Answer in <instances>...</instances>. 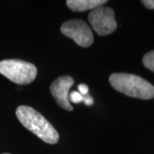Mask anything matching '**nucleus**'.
I'll list each match as a JSON object with an SVG mask.
<instances>
[{"label": "nucleus", "mask_w": 154, "mask_h": 154, "mask_svg": "<svg viewBox=\"0 0 154 154\" xmlns=\"http://www.w3.org/2000/svg\"><path fill=\"white\" fill-rule=\"evenodd\" d=\"M88 87L86 85V84H80L79 86H78V91H79V93L83 95V96H85V95H87L88 94Z\"/></svg>", "instance_id": "nucleus-10"}, {"label": "nucleus", "mask_w": 154, "mask_h": 154, "mask_svg": "<svg viewBox=\"0 0 154 154\" xmlns=\"http://www.w3.org/2000/svg\"><path fill=\"white\" fill-rule=\"evenodd\" d=\"M83 98H84L83 95H82L79 92H75V91H73V92H71L70 94H69V102L75 103V104H79V103L82 102Z\"/></svg>", "instance_id": "nucleus-9"}, {"label": "nucleus", "mask_w": 154, "mask_h": 154, "mask_svg": "<svg viewBox=\"0 0 154 154\" xmlns=\"http://www.w3.org/2000/svg\"><path fill=\"white\" fill-rule=\"evenodd\" d=\"M17 118L23 126L48 144L58 142L59 134L43 116L33 108L20 105L16 111Z\"/></svg>", "instance_id": "nucleus-1"}, {"label": "nucleus", "mask_w": 154, "mask_h": 154, "mask_svg": "<svg viewBox=\"0 0 154 154\" xmlns=\"http://www.w3.org/2000/svg\"><path fill=\"white\" fill-rule=\"evenodd\" d=\"M74 84V79L68 75L58 77L51 85V93L56 102L64 110H73L69 99V89Z\"/></svg>", "instance_id": "nucleus-6"}, {"label": "nucleus", "mask_w": 154, "mask_h": 154, "mask_svg": "<svg viewBox=\"0 0 154 154\" xmlns=\"http://www.w3.org/2000/svg\"><path fill=\"white\" fill-rule=\"evenodd\" d=\"M3 154H11V153H3Z\"/></svg>", "instance_id": "nucleus-13"}, {"label": "nucleus", "mask_w": 154, "mask_h": 154, "mask_svg": "<svg viewBox=\"0 0 154 154\" xmlns=\"http://www.w3.org/2000/svg\"><path fill=\"white\" fill-rule=\"evenodd\" d=\"M143 64L151 71L154 72V51H149L143 57Z\"/></svg>", "instance_id": "nucleus-8"}, {"label": "nucleus", "mask_w": 154, "mask_h": 154, "mask_svg": "<svg viewBox=\"0 0 154 154\" xmlns=\"http://www.w3.org/2000/svg\"><path fill=\"white\" fill-rule=\"evenodd\" d=\"M110 85L127 96L140 99L154 98V86L141 77L126 73H115L109 78Z\"/></svg>", "instance_id": "nucleus-2"}, {"label": "nucleus", "mask_w": 154, "mask_h": 154, "mask_svg": "<svg viewBox=\"0 0 154 154\" xmlns=\"http://www.w3.org/2000/svg\"><path fill=\"white\" fill-rule=\"evenodd\" d=\"M61 32L82 47H88L94 42L93 32L88 24L82 20L74 19L63 23Z\"/></svg>", "instance_id": "nucleus-5"}, {"label": "nucleus", "mask_w": 154, "mask_h": 154, "mask_svg": "<svg viewBox=\"0 0 154 154\" xmlns=\"http://www.w3.org/2000/svg\"><path fill=\"white\" fill-rule=\"evenodd\" d=\"M0 74L14 83L27 85L36 78L37 68L25 61L7 59L0 62Z\"/></svg>", "instance_id": "nucleus-3"}, {"label": "nucleus", "mask_w": 154, "mask_h": 154, "mask_svg": "<svg viewBox=\"0 0 154 154\" xmlns=\"http://www.w3.org/2000/svg\"><path fill=\"white\" fill-rule=\"evenodd\" d=\"M88 21L93 29L100 36L110 34L117 28L114 11L109 7L101 6L93 10L88 15Z\"/></svg>", "instance_id": "nucleus-4"}, {"label": "nucleus", "mask_w": 154, "mask_h": 154, "mask_svg": "<svg viewBox=\"0 0 154 154\" xmlns=\"http://www.w3.org/2000/svg\"><path fill=\"white\" fill-rule=\"evenodd\" d=\"M83 102L87 105H92L94 104V99H93V98L89 94H87L83 98Z\"/></svg>", "instance_id": "nucleus-12"}, {"label": "nucleus", "mask_w": 154, "mask_h": 154, "mask_svg": "<svg viewBox=\"0 0 154 154\" xmlns=\"http://www.w3.org/2000/svg\"><path fill=\"white\" fill-rule=\"evenodd\" d=\"M106 0H68L67 6L73 11H86L104 6Z\"/></svg>", "instance_id": "nucleus-7"}, {"label": "nucleus", "mask_w": 154, "mask_h": 154, "mask_svg": "<svg viewBox=\"0 0 154 154\" xmlns=\"http://www.w3.org/2000/svg\"><path fill=\"white\" fill-rule=\"evenodd\" d=\"M141 3L149 10H154V0H143Z\"/></svg>", "instance_id": "nucleus-11"}]
</instances>
